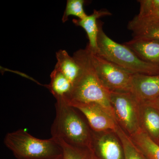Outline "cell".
Returning a JSON list of instances; mask_svg holds the SVG:
<instances>
[{
    "mask_svg": "<svg viewBox=\"0 0 159 159\" xmlns=\"http://www.w3.org/2000/svg\"><path fill=\"white\" fill-rule=\"evenodd\" d=\"M73 57L80 66L81 73L70 94L65 101L97 103L106 109L115 119L110 99V92L102 84L97 76L88 49L86 48L76 51Z\"/></svg>",
    "mask_w": 159,
    "mask_h": 159,
    "instance_id": "6da1fadb",
    "label": "cell"
},
{
    "mask_svg": "<svg viewBox=\"0 0 159 159\" xmlns=\"http://www.w3.org/2000/svg\"><path fill=\"white\" fill-rule=\"evenodd\" d=\"M52 138L68 145L90 149L93 131L78 110L64 100H56Z\"/></svg>",
    "mask_w": 159,
    "mask_h": 159,
    "instance_id": "7a4b0ae2",
    "label": "cell"
},
{
    "mask_svg": "<svg viewBox=\"0 0 159 159\" xmlns=\"http://www.w3.org/2000/svg\"><path fill=\"white\" fill-rule=\"evenodd\" d=\"M98 24V51L96 53L132 74H159V64L142 60L125 44L111 39L103 31L101 23Z\"/></svg>",
    "mask_w": 159,
    "mask_h": 159,
    "instance_id": "3957f363",
    "label": "cell"
},
{
    "mask_svg": "<svg viewBox=\"0 0 159 159\" xmlns=\"http://www.w3.org/2000/svg\"><path fill=\"white\" fill-rule=\"evenodd\" d=\"M4 144L17 159H59L62 156L61 147L51 138H35L23 129L9 133Z\"/></svg>",
    "mask_w": 159,
    "mask_h": 159,
    "instance_id": "277c9868",
    "label": "cell"
},
{
    "mask_svg": "<svg viewBox=\"0 0 159 159\" xmlns=\"http://www.w3.org/2000/svg\"><path fill=\"white\" fill-rule=\"evenodd\" d=\"M110 99L118 125L132 137L142 131L140 103L130 92H110Z\"/></svg>",
    "mask_w": 159,
    "mask_h": 159,
    "instance_id": "5b68a950",
    "label": "cell"
},
{
    "mask_svg": "<svg viewBox=\"0 0 159 159\" xmlns=\"http://www.w3.org/2000/svg\"><path fill=\"white\" fill-rule=\"evenodd\" d=\"M87 48L96 74L106 88L110 92H130L133 74Z\"/></svg>",
    "mask_w": 159,
    "mask_h": 159,
    "instance_id": "8992f818",
    "label": "cell"
},
{
    "mask_svg": "<svg viewBox=\"0 0 159 159\" xmlns=\"http://www.w3.org/2000/svg\"><path fill=\"white\" fill-rule=\"evenodd\" d=\"M90 150L95 159H124L122 142L114 131H93Z\"/></svg>",
    "mask_w": 159,
    "mask_h": 159,
    "instance_id": "52a82bcc",
    "label": "cell"
},
{
    "mask_svg": "<svg viewBox=\"0 0 159 159\" xmlns=\"http://www.w3.org/2000/svg\"><path fill=\"white\" fill-rule=\"evenodd\" d=\"M67 103L80 112L93 131H115L118 127V124L114 117L106 109L99 104L78 102Z\"/></svg>",
    "mask_w": 159,
    "mask_h": 159,
    "instance_id": "ba28073f",
    "label": "cell"
},
{
    "mask_svg": "<svg viewBox=\"0 0 159 159\" xmlns=\"http://www.w3.org/2000/svg\"><path fill=\"white\" fill-rule=\"evenodd\" d=\"M130 93L139 103L153 101L159 97V74H133Z\"/></svg>",
    "mask_w": 159,
    "mask_h": 159,
    "instance_id": "9c48e42d",
    "label": "cell"
},
{
    "mask_svg": "<svg viewBox=\"0 0 159 159\" xmlns=\"http://www.w3.org/2000/svg\"><path fill=\"white\" fill-rule=\"evenodd\" d=\"M140 120L142 131L159 145V107L154 101L140 103Z\"/></svg>",
    "mask_w": 159,
    "mask_h": 159,
    "instance_id": "30bf717a",
    "label": "cell"
},
{
    "mask_svg": "<svg viewBox=\"0 0 159 159\" xmlns=\"http://www.w3.org/2000/svg\"><path fill=\"white\" fill-rule=\"evenodd\" d=\"M125 45L142 60L159 64V40L133 39Z\"/></svg>",
    "mask_w": 159,
    "mask_h": 159,
    "instance_id": "8fae6325",
    "label": "cell"
},
{
    "mask_svg": "<svg viewBox=\"0 0 159 159\" xmlns=\"http://www.w3.org/2000/svg\"><path fill=\"white\" fill-rule=\"evenodd\" d=\"M133 39L159 40V20L135 16L128 23Z\"/></svg>",
    "mask_w": 159,
    "mask_h": 159,
    "instance_id": "7c38bea8",
    "label": "cell"
},
{
    "mask_svg": "<svg viewBox=\"0 0 159 159\" xmlns=\"http://www.w3.org/2000/svg\"><path fill=\"white\" fill-rule=\"evenodd\" d=\"M111 15V14L106 10H94L93 14L88 15L82 19H74L73 23L77 26H80L85 30L89 40L87 47L94 53H97V38L99 33V24L97 20L99 17Z\"/></svg>",
    "mask_w": 159,
    "mask_h": 159,
    "instance_id": "4fadbf2b",
    "label": "cell"
},
{
    "mask_svg": "<svg viewBox=\"0 0 159 159\" xmlns=\"http://www.w3.org/2000/svg\"><path fill=\"white\" fill-rule=\"evenodd\" d=\"M56 68L72 83L74 86L81 73V68L74 57H71L65 50L56 52Z\"/></svg>",
    "mask_w": 159,
    "mask_h": 159,
    "instance_id": "5bb4252c",
    "label": "cell"
},
{
    "mask_svg": "<svg viewBox=\"0 0 159 159\" xmlns=\"http://www.w3.org/2000/svg\"><path fill=\"white\" fill-rule=\"evenodd\" d=\"M73 88L72 83L56 68L51 72V82L48 88L57 100H65Z\"/></svg>",
    "mask_w": 159,
    "mask_h": 159,
    "instance_id": "9a60e30c",
    "label": "cell"
},
{
    "mask_svg": "<svg viewBox=\"0 0 159 159\" xmlns=\"http://www.w3.org/2000/svg\"><path fill=\"white\" fill-rule=\"evenodd\" d=\"M130 137L147 159H159V145L153 142L144 132L141 131Z\"/></svg>",
    "mask_w": 159,
    "mask_h": 159,
    "instance_id": "2e32d148",
    "label": "cell"
},
{
    "mask_svg": "<svg viewBox=\"0 0 159 159\" xmlns=\"http://www.w3.org/2000/svg\"><path fill=\"white\" fill-rule=\"evenodd\" d=\"M115 132L122 142L124 150V159H147L130 137L125 133L119 125Z\"/></svg>",
    "mask_w": 159,
    "mask_h": 159,
    "instance_id": "e0dca14e",
    "label": "cell"
},
{
    "mask_svg": "<svg viewBox=\"0 0 159 159\" xmlns=\"http://www.w3.org/2000/svg\"><path fill=\"white\" fill-rule=\"evenodd\" d=\"M56 141L62 150L61 159H95L89 148L73 146L62 141Z\"/></svg>",
    "mask_w": 159,
    "mask_h": 159,
    "instance_id": "ac0fdd59",
    "label": "cell"
},
{
    "mask_svg": "<svg viewBox=\"0 0 159 159\" xmlns=\"http://www.w3.org/2000/svg\"><path fill=\"white\" fill-rule=\"evenodd\" d=\"M84 0H68L62 18L63 23L66 22L70 16H76L79 19H82L87 16L86 14L84 5Z\"/></svg>",
    "mask_w": 159,
    "mask_h": 159,
    "instance_id": "d6986e66",
    "label": "cell"
},
{
    "mask_svg": "<svg viewBox=\"0 0 159 159\" xmlns=\"http://www.w3.org/2000/svg\"><path fill=\"white\" fill-rule=\"evenodd\" d=\"M138 2L140 6L138 17H148L159 11V0H140Z\"/></svg>",
    "mask_w": 159,
    "mask_h": 159,
    "instance_id": "ffe728a7",
    "label": "cell"
},
{
    "mask_svg": "<svg viewBox=\"0 0 159 159\" xmlns=\"http://www.w3.org/2000/svg\"><path fill=\"white\" fill-rule=\"evenodd\" d=\"M144 18H150L159 20V11H157V12L154 13L153 14L149 16H148V17Z\"/></svg>",
    "mask_w": 159,
    "mask_h": 159,
    "instance_id": "44dd1931",
    "label": "cell"
},
{
    "mask_svg": "<svg viewBox=\"0 0 159 159\" xmlns=\"http://www.w3.org/2000/svg\"><path fill=\"white\" fill-rule=\"evenodd\" d=\"M154 101V102H156V103L157 105L159 107V98H158L157 99H156L155 100H154V101Z\"/></svg>",
    "mask_w": 159,
    "mask_h": 159,
    "instance_id": "7402d4cb",
    "label": "cell"
},
{
    "mask_svg": "<svg viewBox=\"0 0 159 159\" xmlns=\"http://www.w3.org/2000/svg\"><path fill=\"white\" fill-rule=\"evenodd\" d=\"M61 157H62V156H61ZM61 158H60V159H61Z\"/></svg>",
    "mask_w": 159,
    "mask_h": 159,
    "instance_id": "603a6c76",
    "label": "cell"
},
{
    "mask_svg": "<svg viewBox=\"0 0 159 159\" xmlns=\"http://www.w3.org/2000/svg\"></svg>",
    "mask_w": 159,
    "mask_h": 159,
    "instance_id": "cb8c5ba5",
    "label": "cell"
}]
</instances>
